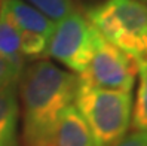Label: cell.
Listing matches in <instances>:
<instances>
[{
    "label": "cell",
    "instance_id": "1",
    "mask_svg": "<svg viewBox=\"0 0 147 146\" xmlns=\"http://www.w3.org/2000/svg\"><path fill=\"white\" fill-rule=\"evenodd\" d=\"M21 76L24 146H57L63 116L74 101L77 75L39 61Z\"/></svg>",
    "mask_w": 147,
    "mask_h": 146
},
{
    "label": "cell",
    "instance_id": "2",
    "mask_svg": "<svg viewBox=\"0 0 147 146\" xmlns=\"http://www.w3.org/2000/svg\"><path fill=\"white\" fill-rule=\"evenodd\" d=\"M132 105L131 92L77 84L74 107L88 127L94 146H116L123 139L132 119Z\"/></svg>",
    "mask_w": 147,
    "mask_h": 146
},
{
    "label": "cell",
    "instance_id": "3",
    "mask_svg": "<svg viewBox=\"0 0 147 146\" xmlns=\"http://www.w3.org/2000/svg\"><path fill=\"white\" fill-rule=\"evenodd\" d=\"M88 21L111 45L138 63L147 58V5L141 0H102L86 12Z\"/></svg>",
    "mask_w": 147,
    "mask_h": 146
},
{
    "label": "cell",
    "instance_id": "4",
    "mask_svg": "<svg viewBox=\"0 0 147 146\" xmlns=\"http://www.w3.org/2000/svg\"><path fill=\"white\" fill-rule=\"evenodd\" d=\"M137 75L138 63L107 42L97 30L89 63L80 75H77L79 82L101 90L132 92Z\"/></svg>",
    "mask_w": 147,
    "mask_h": 146
},
{
    "label": "cell",
    "instance_id": "5",
    "mask_svg": "<svg viewBox=\"0 0 147 146\" xmlns=\"http://www.w3.org/2000/svg\"><path fill=\"white\" fill-rule=\"evenodd\" d=\"M97 30L80 12H70L55 22L48 42L46 55L61 63L76 75L88 66L94 51Z\"/></svg>",
    "mask_w": 147,
    "mask_h": 146
},
{
    "label": "cell",
    "instance_id": "6",
    "mask_svg": "<svg viewBox=\"0 0 147 146\" xmlns=\"http://www.w3.org/2000/svg\"><path fill=\"white\" fill-rule=\"evenodd\" d=\"M2 6L21 33H36L48 39L51 37L55 22L30 3L24 0H2Z\"/></svg>",
    "mask_w": 147,
    "mask_h": 146
},
{
    "label": "cell",
    "instance_id": "7",
    "mask_svg": "<svg viewBox=\"0 0 147 146\" xmlns=\"http://www.w3.org/2000/svg\"><path fill=\"white\" fill-rule=\"evenodd\" d=\"M18 118L15 85L0 88V146H18Z\"/></svg>",
    "mask_w": 147,
    "mask_h": 146
},
{
    "label": "cell",
    "instance_id": "8",
    "mask_svg": "<svg viewBox=\"0 0 147 146\" xmlns=\"http://www.w3.org/2000/svg\"><path fill=\"white\" fill-rule=\"evenodd\" d=\"M0 55L18 69H24L21 33L3 6H0Z\"/></svg>",
    "mask_w": 147,
    "mask_h": 146
},
{
    "label": "cell",
    "instance_id": "9",
    "mask_svg": "<svg viewBox=\"0 0 147 146\" xmlns=\"http://www.w3.org/2000/svg\"><path fill=\"white\" fill-rule=\"evenodd\" d=\"M57 146H94L88 127L74 106L68 107L63 116Z\"/></svg>",
    "mask_w": 147,
    "mask_h": 146
},
{
    "label": "cell",
    "instance_id": "10",
    "mask_svg": "<svg viewBox=\"0 0 147 146\" xmlns=\"http://www.w3.org/2000/svg\"><path fill=\"white\" fill-rule=\"evenodd\" d=\"M131 121L137 131L147 133V58L138 61V90Z\"/></svg>",
    "mask_w": 147,
    "mask_h": 146
},
{
    "label": "cell",
    "instance_id": "11",
    "mask_svg": "<svg viewBox=\"0 0 147 146\" xmlns=\"http://www.w3.org/2000/svg\"><path fill=\"white\" fill-rule=\"evenodd\" d=\"M27 2L54 22L63 20L65 15L74 11L71 0H27Z\"/></svg>",
    "mask_w": 147,
    "mask_h": 146
},
{
    "label": "cell",
    "instance_id": "12",
    "mask_svg": "<svg viewBox=\"0 0 147 146\" xmlns=\"http://www.w3.org/2000/svg\"><path fill=\"white\" fill-rule=\"evenodd\" d=\"M21 75H22L21 69L13 66L12 63H9L6 58L0 55V88L15 85L16 81L21 78Z\"/></svg>",
    "mask_w": 147,
    "mask_h": 146
},
{
    "label": "cell",
    "instance_id": "13",
    "mask_svg": "<svg viewBox=\"0 0 147 146\" xmlns=\"http://www.w3.org/2000/svg\"><path fill=\"white\" fill-rule=\"evenodd\" d=\"M116 146H147V133L135 131L129 136H125Z\"/></svg>",
    "mask_w": 147,
    "mask_h": 146
},
{
    "label": "cell",
    "instance_id": "14",
    "mask_svg": "<svg viewBox=\"0 0 147 146\" xmlns=\"http://www.w3.org/2000/svg\"><path fill=\"white\" fill-rule=\"evenodd\" d=\"M141 2H144V3H146V2H147V0H141Z\"/></svg>",
    "mask_w": 147,
    "mask_h": 146
}]
</instances>
